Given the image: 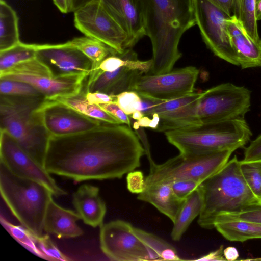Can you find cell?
I'll return each instance as SVG.
<instances>
[{
    "instance_id": "cell-1",
    "label": "cell",
    "mask_w": 261,
    "mask_h": 261,
    "mask_svg": "<svg viewBox=\"0 0 261 261\" xmlns=\"http://www.w3.org/2000/svg\"><path fill=\"white\" fill-rule=\"evenodd\" d=\"M144 154L129 126L103 122L82 133L50 136L43 166L50 174L76 182L121 178L140 166Z\"/></svg>"
},
{
    "instance_id": "cell-2",
    "label": "cell",
    "mask_w": 261,
    "mask_h": 261,
    "mask_svg": "<svg viewBox=\"0 0 261 261\" xmlns=\"http://www.w3.org/2000/svg\"><path fill=\"white\" fill-rule=\"evenodd\" d=\"M146 36L152 48L150 74L172 71L181 56L183 34L196 24L192 0H140Z\"/></svg>"
},
{
    "instance_id": "cell-3",
    "label": "cell",
    "mask_w": 261,
    "mask_h": 261,
    "mask_svg": "<svg viewBox=\"0 0 261 261\" xmlns=\"http://www.w3.org/2000/svg\"><path fill=\"white\" fill-rule=\"evenodd\" d=\"M202 207L198 223L203 228H214L217 217L261 204L247 185L236 156L199 186Z\"/></svg>"
},
{
    "instance_id": "cell-4",
    "label": "cell",
    "mask_w": 261,
    "mask_h": 261,
    "mask_svg": "<svg viewBox=\"0 0 261 261\" xmlns=\"http://www.w3.org/2000/svg\"><path fill=\"white\" fill-rule=\"evenodd\" d=\"M44 96L0 94V129L7 130L19 145L43 166L50 135L39 108Z\"/></svg>"
},
{
    "instance_id": "cell-5",
    "label": "cell",
    "mask_w": 261,
    "mask_h": 261,
    "mask_svg": "<svg viewBox=\"0 0 261 261\" xmlns=\"http://www.w3.org/2000/svg\"><path fill=\"white\" fill-rule=\"evenodd\" d=\"M165 134L168 142L180 153L193 154L234 151L246 145L252 135L245 119L202 124L167 131Z\"/></svg>"
},
{
    "instance_id": "cell-6",
    "label": "cell",
    "mask_w": 261,
    "mask_h": 261,
    "mask_svg": "<svg viewBox=\"0 0 261 261\" xmlns=\"http://www.w3.org/2000/svg\"><path fill=\"white\" fill-rule=\"evenodd\" d=\"M1 196L22 226L37 236L42 235L44 221L53 194L37 181L18 177L0 163Z\"/></svg>"
},
{
    "instance_id": "cell-7",
    "label": "cell",
    "mask_w": 261,
    "mask_h": 261,
    "mask_svg": "<svg viewBox=\"0 0 261 261\" xmlns=\"http://www.w3.org/2000/svg\"><path fill=\"white\" fill-rule=\"evenodd\" d=\"M233 151L224 150L204 154L180 153L164 163H155L150 167L149 173L145 177L146 186L180 180H193L201 184L219 171Z\"/></svg>"
},
{
    "instance_id": "cell-8",
    "label": "cell",
    "mask_w": 261,
    "mask_h": 261,
    "mask_svg": "<svg viewBox=\"0 0 261 261\" xmlns=\"http://www.w3.org/2000/svg\"><path fill=\"white\" fill-rule=\"evenodd\" d=\"M250 106L249 89L223 83L201 92L197 115L201 124L244 119Z\"/></svg>"
},
{
    "instance_id": "cell-9",
    "label": "cell",
    "mask_w": 261,
    "mask_h": 261,
    "mask_svg": "<svg viewBox=\"0 0 261 261\" xmlns=\"http://www.w3.org/2000/svg\"><path fill=\"white\" fill-rule=\"evenodd\" d=\"M192 4L196 24L207 47L219 58L239 66L227 27L231 16L207 0H192Z\"/></svg>"
},
{
    "instance_id": "cell-10",
    "label": "cell",
    "mask_w": 261,
    "mask_h": 261,
    "mask_svg": "<svg viewBox=\"0 0 261 261\" xmlns=\"http://www.w3.org/2000/svg\"><path fill=\"white\" fill-rule=\"evenodd\" d=\"M76 28L122 54L128 47L126 33L107 11L100 0L91 1L74 12Z\"/></svg>"
},
{
    "instance_id": "cell-11",
    "label": "cell",
    "mask_w": 261,
    "mask_h": 261,
    "mask_svg": "<svg viewBox=\"0 0 261 261\" xmlns=\"http://www.w3.org/2000/svg\"><path fill=\"white\" fill-rule=\"evenodd\" d=\"M0 163L13 174L46 186L57 197L67 194L44 167L28 153L6 130L0 129Z\"/></svg>"
},
{
    "instance_id": "cell-12",
    "label": "cell",
    "mask_w": 261,
    "mask_h": 261,
    "mask_svg": "<svg viewBox=\"0 0 261 261\" xmlns=\"http://www.w3.org/2000/svg\"><path fill=\"white\" fill-rule=\"evenodd\" d=\"M199 70L193 66L176 69L158 75H141L132 90L139 95L168 100L193 93Z\"/></svg>"
},
{
    "instance_id": "cell-13",
    "label": "cell",
    "mask_w": 261,
    "mask_h": 261,
    "mask_svg": "<svg viewBox=\"0 0 261 261\" xmlns=\"http://www.w3.org/2000/svg\"><path fill=\"white\" fill-rule=\"evenodd\" d=\"M129 223L120 220L100 227V249L110 259L116 261L150 260L147 248L135 234Z\"/></svg>"
},
{
    "instance_id": "cell-14",
    "label": "cell",
    "mask_w": 261,
    "mask_h": 261,
    "mask_svg": "<svg viewBox=\"0 0 261 261\" xmlns=\"http://www.w3.org/2000/svg\"><path fill=\"white\" fill-rule=\"evenodd\" d=\"M39 111L47 130L53 136L82 133L96 128L103 123L56 100L46 99Z\"/></svg>"
},
{
    "instance_id": "cell-15",
    "label": "cell",
    "mask_w": 261,
    "mask_h": 261,
    "mask_svg": "<svg viewBox=\"0 0 261 261\" xmlns=\"http://www.w3.org/2000/svg\"><path fill=\"white\" fill-rule=\"evenodd\" d=\"M36 58L50 70L53 77L89 76L92 61L68 42L58 44H37Z\"/></svg>"
},
{
    "instance_id": "cell-16",
    "label": "cell",
    "mask_w": 261,
    "mask_h": 261,
    "mask_svg": "<svg viewBox=\"0 0 261 261\" xmlns=\"http://www.w3.org/2000/svg\"><path fill=\"white\" fill-rule=\"evenodd\" d=\"M201 95V92H194L173 99H158L151 115L157 114L160 117L156 130L165 133L200 125L197 108Z\"/></svg>"
},
{
    "instance_id": "cell-17",
    "label": "cell",
    "mask_w": 261,
    "mask_h": 261,
    "mask_svg": "<svg viewBox=\"0 0 261 261\" xmlns=\"http://www.w3.org/2000/svg\"><path fill=\"white\" fill-rule=\"evenodd\" d=\"M152 60L140 63L123 66L112 72L97 70L89 75L85 82L87 92H102L110 95H117L132 90L136 79L143 73L149 71Z\"/></svg>"
},
{
    "instance_id": "cell-18",
    "label": "cell",
    "mask_w": 261,
    "mask_h": 261,
    "mask_svg": "<svg viewBox=\"0 0 261 261\" xmlns=\"http://www.w3.org/2000/svg\"><path fill=\"white\" fill-rule=\"evenodd\" d=\"M107 11L126 33L129 48L146 35L140 0H100Z\"/></svg>"
},
{
    "instance_id": "cell-19",
    "label": "cell",
    "mask_w": 261,
    "mask_h": 261,
    "mask_svg": "<svg viewBox=\"0 0 261 261\" xmlns=\"http://www.w3.org/2000/svg\"><path fill=\"white\" fill-rule=\"evenodd\" d=\"M88 76L75 75L58 77L9 75L0 77L28 83L39 90L47 99L56 100L75 94L82 90Z\"/></svg>"
},
{
    "instance_id": "cell-20",
    "label": "cell",
    "mask_w": 261,
    "mask_h": 261,
    "mask_svg": "<svg viewBox=\"0 0 261 261\" xmlns=\"http://www.w3.org/2000/svg\"><path fill=\"white\" fill-rule=\"evenodd\" d=\"M72 203L85 224L93 227L102 225L107 208L98 187L87 184L80 186L73 194Z\"/></svg>"
},
{
    "instance_id": "cell-21",
    "label": "cell",
    "mask_w": 261,
    "mask_h": 261,
    "mask_svg": "<svg viewBox=\"0 0 261 261\" xmlns=\"http://www.w3.org/2000/svg\"><path fill=\"white\" fill-rule=\"evenodd\" d=\"M227 27L241 68L261 67V40L252 39L233 16L227 21Z\"/></svg>"
},
{
    "instance_id": "cell-22",
    "label": "cell",
    "mask_w": 261,
    "mask_h": 261,
    "mask_svg": "<svg viewBox=\"0 0 261 261\" xmlns=\"http://www.w3.org/2000/svg\"><path fill=\"white\" fill-rule=\"evenodd\" d=\"M80 219L81 217L76 211L60 206L52 199L46 211L44 230L59 239L78 237L84 233L76 223Z\"/></svg>"
},
{
    "instance_id": "cell-23",
    "label": "cell",
    "mask_w": 261,
    "mask_h": 261,
    "mask_svg": "<svg viewBox=\"0 0 261 261\" xmlns=\"http://www.w3.org/2000/svg\"><path fill=\"white\" fill-rule=\"evenodd\" d=\"M137 199L153 205L174 223L185 200L178 198L170 183L157 182L146 186Z\"/></svg>"
},
{
    "instance_id": "cell-24",
    "label": "cell",
    "mask_w": 261,
    "mask_h": 261,
    "mask_svg": "<svg viewBox=\"0 0 261 261\" xmlns=\"http://www.w3.org/2000/svg\"><path fill=\"white\" fill-rule=\"evenodd\" d=\"M214 228L230 241L261 239V223L237 219L217 221Z\"/></svg>"
},
{
    "instance_id": "cell-25",
    "label": "cell",
    "mask_w": 261,
    "mask_h": 261,
    "mask_svg": "<svg viewBox=\"0 0 261 261\" xmlns=\"http://www.w3.org/2000/svg\"><path fill=\"white\" fill-rule=\"evenodd\" d=\"M202 207V197L198 188L185 200L173 223L171 237L178 241L188 228L194 219L199 215Z\"/></svg>"
},
{
    "instance_id": "cell-26",
    "label": "cell",
    "mask_w": 261,
    "mask_h": 261,
    "mask_svg": "<svg viewBox=\"0 0 261 261\" xmlns=\"http://www.w3.org/2000/svg\"><path fill=\"white\" fill-rule=\"evenodd\" d=\"M20 42L17 14L6 1L0 0V51Z\"/></svg>"
},
{
    "instance_id": "cell-27",
    "label": "cell",
    "mask_w": 261,
    "mask_h": 261,
    "mask_svg": "<svg viewBox=\"0 0 261 261\" xmlns=\"http://www.w3.org/2000/svg\"><path fill=\"white\" fill-rule=\"evenodd\" d=\"M86 93L84 83L82 90L78 93L68 97L59 98L56 100L63 102L85 115L94 119L111 124H122L98 105L89 103L86 97Z\"/></svg>"
},
{
    "instance_id": "cell-28",
    "label": "cell",
    "mask_w": 261,
    "mask_h": 261,
    "mask_svg": "<svg viewBox=\"0 0 261 261\" xmlns=\"http://www.w3.org/2000/svg\"><path fill=\"white\" fill-rule=\"evenodd\" d=\"M68 42L92 61V66L90 74L98 70L100 64L107 57L117 53L103 42L86 36L74 38Z\"/></svg>"
},
{
    "instance_id": "cell-29",
    "label": "cell",
    "mask_w": 261,
    "mask_h": 261,
    "mask_svg": "<svg viewBox=\"0 0 261 261\" xmlns=\"http://www.w3.org/2000/svg\"><path fill=\"white\" fill-rule=\"evenodd\" d=\"M254 40H261L255 16V0H234L233 15Z\"/></svg>"
},
{
    "instance_id": "cell-30",
    "label": "cell",
    "mask_w": 261,
    "mask_h": 261,
    "mask_svg": "<svg viewBox=\"0 0 261 261\" xmlns=\"http://www.w3.org/2000/svg\"><path fill=\"white\" fill-rule=\"evenodd\" d=\"M36 45L20 42L8 49L0 51V73L15 65L36 58Z\"/></svg>"
},
{
    "instance_id": "cell-31",
    "label": "cell",
    "mask_w": 261,
    "mask_h": 261,
    "mask_svg": "<svg viewBox=\"0 0 261 261\" xmlns=\"http://www.w3.org/2000/svg\"><path fill=\"white\" fill-rule=\"evenodd\" d=\"M1 223L7 231L21 245L39 257L43 255L37 246V236L23 226L13 224L1 217Z\"/></svg>"
},
{
    "instance_id": "cell-32",
    "label": "cell",
    "mask_w": 261,
    "mask_h": 261,
    "mask_svg": "<svg viewBox=\"0 0 261 261\" xmlns=\"http://www.w3.org/2000/svg\"><path fill=\"white\" fill-rule=\"evenodd\" d=\"M9 75L53 77L49 68L36 58L21 62L0 73V77Z\"/></svg>"
},
{
    "instance_id": "cell-33",
    "label": "cell",
    "mask_w": 261,
    "mask_h": 261,
    "mask_svg": "<svg viewBox=\"0 0 261 261\" xmlns=\"http://www.w3.org/2000/svg\"><path fill=\"white\" fill-rule=\"evenodd\" d=\"M133 230L146 247L150 260H160L162 253L167 249L173 247L166 241L153 233L135 227H133Z\"/></svg>"
},
{
    "instance_id": "cell-34",
    "label": "cell",
    "mask_w": 261,
    "mask_h": 261,
    "mask_svg": "<svg viewBox=\"0 0 261 261\" xmlns=\"http://www.w3.org/2000/svg\"><path fill=\"white\" fill-rule=\"evenodd\" d=\"M0 94L19 96H44L39 90L28 83L7 79H0Z\"/></svg>"
},
{
    "instance_id": "cell-35",
    "label": "cell",
    "mask_w": 261,
    "mask_h": 261,
    "mask_svg": "<svg viewBox=\"0 0 261 261\" xmlns=\"http://www.w3.org/2000/svg\"><path fill=\"white\" fill-rule=\"evenodd\" d=\"M242 174L254 195L261 201V161H240Z\"/></svg>"
},
{
    "instance_id": "cell-36",
    "label": "cell",
    "mask_w": 261,
    "mask_h": 261,
    "mask_svg": "<svg viewBox=\"0 0 261 261\" xmlns=\"http://www.w3.org/2000/svg\"><path fill=\"white\" fill-rule=\"evenodd\" d=\"M37 246L43 259L48 260L68 261L71 259L64 254L47 234L37 236Z\"/></svg>"
},
{
    "instance_id": "cell-37",
    "label": "cell",
    "mask_w": 261,
    "mask_h": 261,
    "mask_svg": "<svg viewBox=\"0 0 261 261\" xmlns=\"http://www.w3.org/2000/svg\"><path fill=\"white\" fill-rule=\"evenodd\" d=\"M236 219L261 223V204L252 206L237 212L222 213L217 217L215 222Z\"/></svg>"
},
{
    "instance_id": "cell-38",
    "label": "cell",
    "mask_w": 261,
    "mask_h": 261,
    "mask_svg": "<svg viewBox=\"0 0 261 261\" xmlns=\"http://www.w3.org/2000/svg\"><path fill=\"white\" fill-rule=\"evenodd\" d=\"M115 96L116 102L128 116L136 111H140L141 99L137 92L132 91H125Z\"/></svg>"
},
{
    "instance_id": "cell-39",
    "label": "cell",
    "mask_w": 261,
    "mask_h": 261,
    "mask_svg": "<svg viewBox=\"0 0 261 261\" xmlns=\"http://www.w3.org/2000/svg\"><path fill=\"white\" fill-rule=\"evenodd\" d=\"M170 184L175 195L182 200H185L201 184L193 180H176Z\"/></svg>"
},
{
    "instance_id": "cell-40",
    "label": "cell",
    "mask_w": 261,
    "mask_h": 261,
    "mask_svg": "<svg viewBox=\"0 0 261 261\" xmlns=\"http://www.w3.org/2000/svg\"><path fill=\"white\" fill-rule=\"evenodd\" d=\"M128 190L134 194L142 193L146 188L145 178L140 171H132L126 176Z\"/></svg>"
},
{
    "instance_id": "cell-41",
    "label": "cell",
    "mask_w": 261,
    "mask_h": 261,
    "mask_svg": "<svg viewBox=\"0 0 261 261\" xmlns=\"http://www.w3.org/2000/svg\"><path fill=\"white\" fill-rule=\"evenodd\" d=\"M259 161H261V134L246 148L244 157L242 160L243 162Z\"/></svg>"
},
{
    "instance_id": "cell-42",
    "label": "cell",
    "mask_w": 261,
    "mask_h": 261,
    "mask_svg": "<svg viewBox=\"0 0 261 261\" xmlns=\"http://www.w3.org/2000/svg\"><path fill=\"white\" fill-rule=\"evenodd\" d=\"M102 109L107 112L122 124H126L130 127V121L127 115L116 102L98 105Z\"/></svg>"
},
{
    "instance_id": "cell-43",
    "label": "cell",
    "mask_w": 261,
    "mask_h": 261,
    "mask_svg": "<svg viewBox=\"0 0 261 261\" xmlns=\"http://www.w3.org/2000/svg\"><path fill=\"white\" fill-rule=\"evenodd\" d=\"M86 97L87 101L91 104L98 105L99 104L116 102V97L115 96L110 95L102 92H87Z\"/></svg>"
},
{
    "instance_id": "cell-44",
    "label": "cell",
    "mask_w": 261,
    "mask_h": 261,
    "mask_svg": "<svg viewBox=\"0 0 261 261\" xmlns=\"http://www.w3.org/2000/svg\"><path fill=\"white\" fill-rule=\"evenodd\" d=\"M218 8H220L228 15H233L234 0H207Z\"/></svg>"
},
{
    "instance_id": "cell-45",
    "label": "cell",
    "mask_w": 261,
    "mask_h": 261,
    "mask_svg": "<svg viewBox=\"0 0 261 261\" xmlns=\"http://www.w3.org/2000/svg\"><path fill=\"white\" fill-rule=\"evenodd\" d=\"M223 246H221L218 249L210 252L207 254L203 256L196 260H226L223 255Z\"/></svg>"
},
{
    "instance_id": "cell-46",
    "label": "cell",
    "mask_w": 261,
    "mask_h": 261,
    "mask_svg": "<svg viewBox=\"0 0 261 261\" xmlns=\"http://www.w3.org/2000/svg\"><path fill=\"white\" fill-rule=\"evenodd\" d=\"M175 249L172 247L165 250L161 254L160 260H181Z\"/></svg>"
},
{
    "instance_id": "cell-47",
    "label": "cell",
    "mask_w": 261,
    "mask_h": 261,
    "mask_svg": "<svg viewBox=\"0 0 261 261\" xmlns=\"http://www.w3.org/2000/svg\"><path fill=\"white\" fill-rule=\"evenodd\" d=\"M223 255L225 259L229 261L237 260L239 256L238 250L234 247H227L224 249Z\"/></svg>"
},
{
    "instance_id": "cell-48",
    "label": "cell",
    "mask_w": 261,
    "mask_h": 261,
    "mask_svg": "<svg viewBox=\"0 0 261 261\" xmlns=\"http://www.w3.org/2000/svg\"><path fill=\"white\" fill-rule=\"evenodd\" d=\"M94 0H69V12H74L86 4Z\"/></svg>"
},
{
    "instance_id": "cell-49",
    "label": "cell",
    "mask_w": 261,
    "mask_h": 261,
    "mask_svg": "<svg viewBox=\"0 0 261 261\" xmlns=\"http://www.w3.org/2000/svg\"><path fill=\"white\" fill-rule=\"evenodd\" d=\"M54 4L63 13L69 12V0H53Z\"/></svg>"
},
{
    "instance_id": "cell-50",
    "label": "cell",
    "mask_w": 261,
    "mask_h": 261,
    "mask_svg": "<svg viewBox=\"0 0 261 261\" xmlns=\"http://www.w3.org/2000/svg\"><path fill=\"white\" fill-rule=\"evenodd\" d=\"M255 16L257 21L261 20V0H255Z\"/></svg>"
},
{
    "instance_id": "cell-51",
    "label": "cell",
    "mask_w": 261,
    "mask_h": 261,
    "mask_svg": "<svg viewBox=\"0 0 261 261\" xmlns=\"http://www.w3.org/2000/svg\"><path fill=\"white\" fill-rule=\"evenodd\" d=\"M130 117L135 120H138L144 116V115L140 111H136L130 115Z\"/></svg>"
},
{
    "instance_id": "cell-52",
    "label": "cell",
    "mask_w": 261,
    "mask_h": 261,
    "mask_svg": "<svg viewBox=\"0 0 261 261\" xmlns=\"http://www.w3.org/2000/svg\"><path fill=\"white\" fill-rule=\"evenodd\" d=\"M246 260H261V258L247 259Z\"/></svg>"
}]
</instances>
